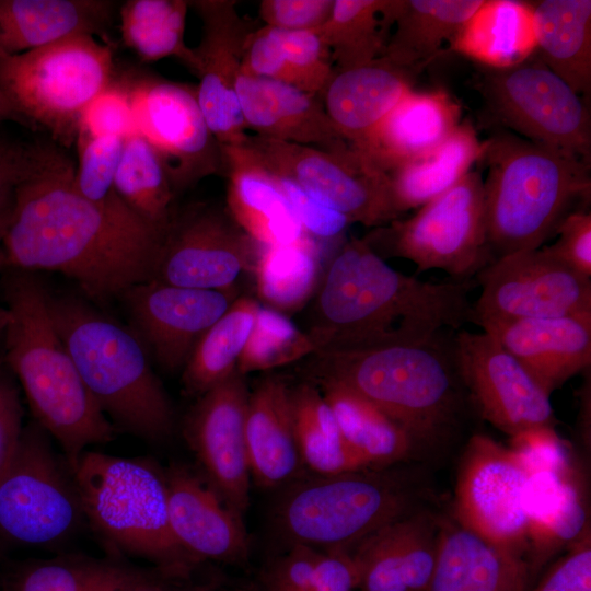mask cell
Wrapping results in <instances>:
<instances>
[{
	"instance_id": "obj_1",
	"label": "cell",
	"mask_w": 591,
	"mask_h": 591,
	"mask_svg": "<svg viewBox=\"0 0 591 591\" xmlns=\"http://www.w3.org/2000/svg\"><path fill=\"white\" fill-rule=\"evenodd\" d=\"M73 173L63 154L43 149L14 188L3 266L61 273L105 303L153 278L165 232L88 200L74 188Z\"/></svg>"
},
{
	"instance_id": "obj_2",
	"label": "cell",
	"mask_w": 591,
	"mask_h": 591,
	"mask_svg": "<svg viewBox=\"0 0 591 591\" xmlns=\"http://www.w3.org/2000/svg\"><path fill=\"white\" fill-rule=\"evenodd\" d=\"M475 280L424 281L391 267L363 239L344 242L320 282L309 325L315 354L428 339L474 321Z\"/></svg>"
},
{
	"instance_id": "obj_3",
	"label": "cell",
	"mask_w": 591,
	"mask_h": 591,
	"mask_svg": "<svg viewBox=\"0 0 591 591\" xmlns=\"http://www.w3.org/2000/svg\"><path fill=\"white\" fill-rule=\"evenodd\" d=\"M454 333L313 354L306 366L308 380L332 381L351 390L398 424L422 450L438 447L477 415L459 371Z\"/></svg>"
},
{
	"instance_id": "obj_4",
	"label": "cell",
	"mask_w": 591,
	"mask_h": 591,
	"mask_svg": "<svg viewBox=\"0 0 591 591\" xmlns=\"http://www.w3.org/2000/svg\"><path fill=\"white\" fill-rule=\"evenodd\" d=\"M5 268V366L19 380L34 421L58 442L71 468L89 447L111 441L114 428L54 325L47 288L33 271Z\"/></svg>"
},
{
	"instance_id": "obj_5",
	"label": "cell",
	"mask_w": 591,
	"mask_h": 591,
	"mask_svg": "<svg viewBox=\"0 0 591 591\" xmlns=\"http://www.w3.org/2000/svg\"><path fill=\"white\" fill-rule=\"evenodd\" d=\"M487 240L493 260L537 250L590 201V164L510 132L483 141Z\"/></svg>"
},
{
	"instance_id": "obj_6",
	"label": "cell",
	"mask_w": 591,
	"mask_h": 591,
	"mask_svg": "<svg viewBox=\"0 0 591 591\" xmlns=\"http://www.w3.org/2000/svg\"><path fill=\"white\" fill-rule=\"evenodd\" d=\"M48 309L88 391L104 415L150 442L171 437L174 412L140 337L82 298L54 296Z\"/></svg>"
},
{
	"instance_id": "obj_7",
	"label": "cell",
	"mask_w": 591,
	"mask_h": 591,
	"mask_svg": "<svg viewBox=\"0 0 591 591\" xmlns=\"http://www.w3.org/2000/svg\"><path fill=\"white\" fill-rule=\"evenodd\" d=\"M69 470L84 519L112 551L171 573L197 560L172 532L165 474L151 461L86 450Z\"/></svg>"
},
{
	"instance_id": "obj_8",
	"label": "cell",
	"mask_w": 591,
	"mask_h": 591,
	"mask_svg": "<svg viewBox=\"0 0 591 591\" xmlns=\"http://www.w3.org/2000/svg\"><path fill=\"white\" fill-rule=\"evenodd\" d=\"M420 498L399 471L368 467L298 486L282 500L278 520L294 544L347 551L421 508Z\"/></svg>"
},
{
	"instance_id": "obj_9",
	"label": "cell",
	"mask_w": 591,
	"mask_h": 591,
	"mask_svg": "<svg viewBox=\"0 0 591 591\" xmlns=\"http://www.w3.org/2000/svg\"><path fill=\"white\" fill-rule=\"evenodd\" d=\"M113 51L88 34L0 55V92L22 123L45 127L70 146L86 106L113 81Z\"/></svg>"
},
{
	"instance_id": "obj_10",
	"label": "cell",
	"mask_w": 591,
	"mask_h": 591,
	"mask_svg": "<svg viewBox=\"0 0 591 591\" xmlns=\"http://www.w3.org/2000/svg\"><path fill=\"white\" fill-rule=\"evenodd\" d=\"M363 240L383 259L413 262L417 273L440 269L452 280H475L493 260L480 173L468 172L412 217L379 227Z\"/></svg>"
},
{
	"instance_id": "obj_11",
	"label": "cell",
	"mask_w": 591,
	"mask_h": 591,
	"mask_svg": "<svg viewBox=\"0 0 591 591\" xmlns=\"http://www.w3.org/2000/svg\"><path fill=\"white\" fill-rule=\"evenodd\" d=\"M83 519L67 463H60L50 436L33 420L23 428L0 478V538L24 546L57 545Z\"/></svg>"
},
{
	"instance_id": "obj_12",
	"label": "cell",
	"mask_w": 591,
	"mask_h": 591,
	"mask_svg": "<svg viewBox=\"0 0 591 591\" xmlns=\"http://www.w3.org/2000/svg\"><path fill=\"white\" fill-rule=\"evenodd\" d=\"M482 92L501 124L531 142L590 164L586 101L540 59L506 69L485 68Z\"/></svg>"
},
{
	"instance_id": "obj_13",
	"label": "cell",
	"mask_w": 591,
	"mask_h": 591,
	"mask_svg": "<svg viewBox=\"0 0 591 591\" xmlns=\"http://www.w3.org/2000/svg\"><path fill=\"white\" fill-rule=\"evenodd\" d=\"M243 146L267 171L292 179L351 223L379 228L399 218L387 174L355 147L324 151L257 135Z\"/></svg>"
},
{
	"instance_id": "obj_14",
	"label": "cell",
	"mask_w": 591,
	"mask_h": 591,
	"mask_svg": "<svg viewBox=\"0 0 591 591\" xmlns=\"http://www.w3.org/2000/svg\"><path fill=\"white\" fill-rule=\"evenodd\" d=\"M528 478V471L510 448L473 433L459 464L453 498L457 524L526 565Z\"/></svg>"
},
{
	"instance_id": "obj_15",
	"label": "cell",
	"mask_w": 591,
	"mask_h": 591,
	"mask_svg": "<svg viewBox=\"0 0 591 591\" xmlns=\"http://www.w3.org/2000/svg\"><path fill=\"white\" fill-rule=\"evenodd\" d=\"M120 80L130 97L136 131L159 157L174 194L224 173L221 146L205 120L196 88L144 74Z\"/></svg>"
},
{
	"instance_id": "obj_16",
	"label": "cell",
	"mask_w": 591,
	"mask_h": 591,
	"mask_svg": "<svg viewBox=\"0 0 591 591\" xmlns=\"http://www.w3.org/2000/svg\"><path fill=\"white\" fill-rule=\"evenodd\" d=\"M475 281L477 326L489 321L591 314V278L551 253L546 246L491 260Z\"/></svg>"
},
{
	"instance_id": "obj_17",
	"label": "cell",
	"mask_w": 591,
	"mask_h": 591,
	"mask_svg": "<svg viewBox=\"0 0 591 591\" xmlns=\"http://www.w3.org/2000/svg\"><path fill=\"white\" fill-rule=\"evenodd\" d=\"M259 248L225 207L197 204L173 215L151 280L234 291L240 276L253 271Z\"/></svg>"
},
{
	"instance_id": "obj_18",
	"label": "cell",
	"mask_w": 591,
	"mask_h": 591,
	"mask_svg": "<svg viewBox=\"0 0 591 591\" xmlns=\"http://www.w3.org/2000/svg\"><path fill=\"white\" fill-rule=\"evenodd\" d=\"M453 344L462 381L480 418L510 437L554 428L551 395L493 335L462 328Z\"/></svg>"
},
{
	"instance_id": "obj_19",
	"label": "cell",
	"mask_w": 591,
	"mask_h": 591,
	"mask_svg": "<svg viewBox=\"0 0 591 591\" xmlns=\"http://www.w3.org/2000/svg\"><path fill=\"white\" fill-rule=\"evenodd\" d=\"M248 391L237 371L199 396L185 436L209 486L241 518L248 505L250 463L245 420Z\"/></svg>"
},
{
	"instance_id": "obj_20",
	"label": "cell",
	"mask_w": 591,
	"mask_h": 591,
	"mask_svg": "<svg viewBox=\"0 0 591 591\" xmlns=\"http://www.w3.org/2000/svg\"><path fill=\"white\" fill-rule=\"evenodd\" d=\"M233 0L189 1L201 20V39L194 48L196 95L205 120L220 146H241L248 135L236 95L243 48L255 28Z\"/></svg>"
},
{
	"instance_id": "obj_21",
	"label": "cell",
	"mask_w": 591,
	"mask_h": 591,
	"mask_svg": "<svg viewBox=\"0 0 591 591\" xmlns=\"http://www.w3.org/2000/svg\"><path fill=\"white\" fill-rule=\"evenodd\" d=\"M134 332L167 371L183 369L202 334L229 309L234 291L193 289L155 280L126 290Z\"/></svg>"
},
{
	"instance_id": "obj_22",
	"label": "cell",
	"mask_w": 591,
	"mask_h": 591,
	"mask_svg": "<svg viewBox=\"0 0 591 591\" xmlns=\"http://www.w3.org/2000/svg\"><path fill=\"white\" fill-rule=\"evenodd\" d=\"M493 335L551 395L591 367V314L489 321Z\"/></svg>"
},
{
	"instance_id": "obj_23",
	"label": "cell",
	"mask_w": 591,
	"mask_h": 591,
	"mask_svg": "<svg viewBox=\"0 0 591 591\" xmlns=\"http://www.w3.org/2000/svg\"><path fill=\"white\" fill-rule=\"evenodd\" d=\"M441 520L419 508L371 534L352 553L361 591H426L439 548Z\"/></svg>"
},
{
	"instance_id": "obj_24",
	"label": "cell",
	"mask_w": 591,
	"mask_h": 591,
	"mask_svg": "<svg viewBox=\"0 0 591 591\" xmlns=\"http://www.w3.org/2000/svg\"><path fill=\"white\" fill-rule=\"evenodd\" d=\"M236 95L247 130L257 136L324 151L352 147L335 129L320 95L243 73Z\"/></svg>"
},
{
	"instance_id": "obj_25",
	"label": "cell",
	"mask_w": 591,
	"mask_h": 591,
	"mask_svg": "<svg viewBox=\"0 0 591 591\" xmlns=\"http://www.w3.org/2000/svg\"><path fill=\"white\" fill-rule=\"evenodd\" d=\"M164 474L170 524L178 544L196 559H242L247 541L241 518L187 468L176 465Z\"/></svg>"
},
{
	"instance_id": "obj_26",
	"label": "cell",
	"mask_w": 591,
	"mask_h": 591,
	"mask_svg": "<svg viewBox=\"0 0 591 591\" xmlns=\"http://www.w3.org/2000/svg\"><path fill=\"white\" fill-rule=\"evenodd\" d=\"M228 177L227 210L259 246L296 244L309 236L270 174L241 146H221Z\"/></svg>"
},
{
	"instance_id": "obj_27",
	"label": "cell",
	"mask_w": 591,
	"mask_h": 591,
	"mask_svg": "<svg viewBox=\"0 0 591 591\" xmlns=\"http://www.w3.org/2000/svg\"><path fill=\"white\" fill-rule=\"evenodd\" d=\"M460 117L461 107L447 91L412 89L356 149L387 174L439 146Z\"/></svg>"
},
{
	"instance_id": "obj_28",
	"label": "cell",
	"mask_w": 591,
	"mask_h": 591,
	"mask_svg": "<svg viewBox=\"0 0 591 591\" xmlns=\"http://www.w3.org/2000/svg\"><path fill=\"white\" fill-rule=\"evenodd\" d=\"M414 77L380 57L360 67L335 71L320 96L337 132L359 148L413 89Z\"/></svg>"
},
{
	"instance_id": "obj_29",
	"label": "cell",
	"mask_w": 591,
	"mask_h": 591,
	"mask_svg": "<svg viewBox=\"0 0 591 591\" xmlns=\"http://www.w3.org/2000/svg\"><path fill=\"white\" fill-rule=\"evenodd\" d=\"M116 7L108 0H0V55L23 54L78 34L104 37Z\"/></svg>"
},
{
	"instance_id": "obj_30",
	"label": "cell",
	"mask_w": 591,
	"mask_h": 591,
	"mask_svg": "<svg viewBox=\"0 0 591 591\" xmlns=\"http://www.w3.org/2000/svg\"><path fill=\"white\" fill-rule=\"evenodd\" d=\"M290 389L283 379L267 376L248 393L247 456L251 475L263 486L283 483L301 462L293 430Z\"/></svg>"
},
{
	"instance_id": "obj_31",
	"label": "cell",
	"mask_w": 591,
	"mask_h": 591,
	"mask_svg": "<svg viewBox=\"0 0 591 591\" xmlns=\"http://www.w3.org/2000/svg\"><path fill=\"white\" fill-rule=\"evenodd\" d=\"M529 567L454 521L441 520L437 561L426 591H524Z\"/></svg>"
},
{
	"instance_id": "obj_32",
	"label": "cell",
	"mask_w": 591,
	"mask_h": 591,
	"mask_svg": "<svg viewBox=\"0 0 591 591\" xmlns=\"http://www.w3.org/2000/svg\"><path fill=\"white\" fill-rule=\"evenodd\" d=\"M533 3L483 0L450 42V49L488 69L518 66L536 53Z\"/></svg>"
},
{
	"instance_id": "obj_33",
	"label": "cell",
	"mask_w": 591,
	"mask_h": 591,
	"mask_svg": "<svg viewBox=\"0 0 591 591\" xmlns=\"http://www.w3.org/2000/svg\"><path fill=\"white\" fill-rule=\"evenodd\" d=\"M483 0H395L393 32L381 57L416 74L438 57Z\"/></svg>"
},
{
	"instance_id": "obj_34",
	"label": "cell",
	"mask_w": 591,
	"mask_h": 591,
	"mask_svg": "<svg viewBox=\"0 0 591 591\" xmlns=\"http://www.w3.org/2000/svg\"><path fill=\"white\" fill-rule=\"evenodd\" d=\"M532 3L540 60L586 99L591 92V1Z\"/></svg>"
},
{
	"instance_id": "obj_35",
	"label": "cell",
	"mask_w": 591,
	"mask_h": 591,
	"mask_svg": "<svg viewBox=\"0 0 591 591\" xmlns=\"http://www.w3.org/2000/svg\"><path fill=\"white\" fill-rule=\"evenodd\" d=\"M483 142L467 123L460 125L439 146L387 173L395 211L418 209L471 172L479 160Z\"/></svg>"
},
{
	"instance_id": "obj_36",
	"label": "cell",
	"mask_w": 591,
	"mask_h": 591,
	"mask_svg": "<svg viewBox=\"0 0 591 591\" xmlns=\"http://www.w3.org/2000/svg\"><path fill=\"white\" fill-rule=\"evenodd\" d=\"M312 382L333 410L346 443L370 467H387L422 451L398 424L359 394L332 381Z\"/></svg>"
},
{
	"instance_id": "obj_37",
	"label": "cell",
	"mask_w": 591,
	"mask_h": 591,
	"mask_svg": "<svg viewBox=\"0 0 591 591\" xmlns=\"http://www.w3.org/2000/svg\"><path fill=\"white\" fill-rule=\"evenodd\" d=\"M524 506L528 518L530 571L555 548L575 540L587 521L572 474L538 471L529 475Z\"/></svg>"
},
{
	"instance_id": "obj_38",
	"label": "cell",
	"mask_w": 591,
	"mask_h": 591,
	"mask_svg": "<svg viewBox=\"0 0 591 591\" xmlns=\"http://www.w3.org/2000/svg\"><path fill=\"white\" fill-rule=\"evenodd\" d=\"M291 413L300 460L321 476L370 467L344 440L318 386L306 380L290 389Z\"/></svg>"
},
{
	"instance_id": "obj_39",
	"label": "cell",
	"mask_w": 591,
	"mask_h": 591,
	"mask_svg": "<svg viewBox=\"0 0 591 591\" xmlns=\"http://www.w3.org/2000/svg\"><path fill=\"white\" fill-rule=\"evenodd\" d=\"M259 306L254 298L237 297L202 334L183 368L187 394L199 397L236 372Z\"/></svg>"
},
{
	"instance_id": "obj_40",
	"label": "cell",
	"mask_w": 591,
	"mask_h": 591,
	"mask_svg": "<svg viewBox=\"0 0 591 591\" xmlns=\"http://www.w3.org/2000/svg\"><path fill=\"white\" fill-rule=\"evenodd\" d=\"M395 0H334L328 20L316 28L335 71L367 65L383 54L393 26Z\"/></svg>"
},
{
	"instance_id": "obj_41",
	"label": "cell",
	"mask_w": 591,
	"mask_h": 591,
	"mask_svg": "<svg viewBox=\"0 0 591 591\" xmlns=\"http://www.w3.org/2000/svg\"><path fill=\"white\" fill-rule=\"evenodd\" d=\"M188 8L189 1L185 0L124 2L119 20L125 46L146 62L175 57L195 73L194 48L186 45L184 37Z\"/></svg>"
},
{
	"instance_id": "obj_42",
	"label": "cell",
	"mask_w": 591,
	"mask_h": 591,
	"mask_svg": "<svg viewBox=\"0 0 591 591\" xmlns=\"http://www.w3.org/2000/svg\"><path fill=\"white\" fill-rule=\"evenodd\" d=\"M139 572L120 564L66 555L19 564L1 578V591H119Z\"/></svg>"
},
{
	"instance_id": "obj_43",
	"label": "cell",
	"mask_w": 591,
	"mask_h": 591,
	"mask_svg": "<svg viewBox=\"0 0 591 591\" xmlns=\"http://www.w3.org/2000/svg\"><path fill=\"white\" fill-rule=\"evenodd\" d=\"M253 274L262 305L286 315L299 311L320 282L317 246L313 239L260 246Z\"/></svg>"
},
{
	"instance_id": "obj_44",
	"label": "cell",
	"mask_w": 591,
	"mask_h": 591,
	"mask_svg": "<svg viewBox=\"0 0 591 591\" xmlns=\"http://www.w3.org/2000/svg\"><path fill=\"white\" fill-rule=\"evenodd\" d=\"M114 185L134 213L166 232L174 192L159 157L138 132L125 138Z\"/></svg>"
},
{
	"instance_id": "obj_45",
	"label": "cell",
	"mask_w": 591,
	"mask_h": 591,
	"mask_svg": "<svg viewBox=\"0 0 591 591\" xmlns=\"http://www.w3.org/2000/svg\"><path fill=\"white\" fill-rule=\"evenodd\" d=\"M315 354L314 345L286 314L260 304L236 371L245 375L290 364Z\"/></svg>"
},
{
	"instance_id": "obj_46",
	"label": "cell",
	"mask_w": 591,
	"mask_h": 591,
	"mask_svg": "<svg viewBox=\"0 0 591 591\" xmlns=\"http://www.w3.org/2000/svg\"><path fill=\"white\" fill-rule=\"evenodd\" d=\"M124 141L116 136H77L79 161L73 173V186L84 198L105 209L137 216L119 197L114 185Z\"/></svg>"
},
{
	"instance_id": "obj_47",
	"label": "cell",
	"mask_w": 591,
	"mask_h": 591,
	"mask_svg": "<svg viewBox=\"0 0 591 591\" xmlns=\"http://www.w3.org/2000/svg\"><path fill=\"white\" fill-rule=\"evenodd\" d=\"M276 31L292 86L321 95L335 69L331 51L317 31Z\"/></svg>"
},
{
	"instance_id": "obj_48",
	"label": "cell",
	"mask_w": 591,
	"mask_h": 591,
	"mask_svg": "<svg viewBox=\"0 0 591 591\" xmlns=\"http://www.w3.org/2000/svg\"><path fill=\"white\" fill-rule=\"evenodd\" d=\"M136 132L129 94L123 81L114 78L82 113L77 136L125 139Z\"/></svg>"
},
{
	"instance_id": "obj_49",
	"label": "cell",
	"mask_w": 591,
	"mask_h": 591,
	"mask_svg": "<svg viewBox=\"0 0 591 591\" xmlns=\"http://www.w3.org/2000/svg\"><path fill=\"white\" fill-rule=\"evenodd\" d=\"M267 172L282 193L305 233L312 239L339 237L352 224L345 216L317 200L292 179Z\"/></svg>"
},
{
	"instance_id": "obj_50",
	"label": "cell",
	"mask_w": 591,
	"mask_h": 591,
	"mask_svg": "<svg viewBox=\"0 0 591 591\" xmlns=\"http://www.w3.org/2000/svg\"><path fill=\"white\" fill-rule=\"evenodd\" d=\"M510 449L529 475L538 471L572 474L569 453L553 427L531 429L511 437Z\"/></svg>"
},
{
	"instance_id": "obj_51",
	"label": "cell",
	"mask_w": 591,
	"mask_h": 591,
	"mask_svg": "<svg viewBox=\"0 0 591 591\" xmlns=\"http://www.w3.org/2000/svg\"><path fill=\"white\" fill-rule=\"evenodd\" d=\"M334 0H263L258 14L264 25L285 31L321 27L329 18Z\"/></svg>"
},
{
	"instance_id": "obj_52",
	"label": "cell",
	"mask_w": 591,
	"mask_h": 591,
	"mask_svg": "<svg viewBox=\"0 0 591 591\" xmlns=\"http://www.w3.org/2000/svg\"><path fill=\"white\" fill-rule=\"evenodd\" d=\"M558 240L546 246L558 259L591 278V213L587 209L567 216L560 223Z\"/></svg>"
},
{
	"instance_id": "obj_53",
	"label": "cell",
	"mask_w": 591,
	"mask_h": 591,
	"mask_svg": "<svg viewBox=\"0 0 591 591\" xmlns=\"http://www.w3.org/2000/svg\"><path fill=\"white\" fill-rule=\"evenodd\" d=\"M318 552L313 547L294 544L269 570L267 591H305L316 589L315 566Z\"/></svg>"
},
{
	"instance_id": "obj_54",
	"label": "cell",
	"mask_w": 591,
	"mask_h": 591,
	"mask_svg": "<svg viewBox=\"0 0 591 591\" xmlns=\"http://www.w3.org/2000/svg\"><path fill=\"white\" fill-rule=\"evenodd\" d=\"M534 591H591L589 538L556 561Z\"/></svg>"
},
{
	"instance_id": "obj_55",
	"label": "cell",
	"mask_w": 591,
	"mask_h": 591,
	"mask_svg": "<svg viewBox=\"0 0 591 591\" xmlns=\"http://www.w3.org/2000/svg\"><path fill=\"white\" fill-rule=\"evenodd\" d=\"M23 409L13 374L4 366L0 369V478L19 444L23 425Z\"/></svg>"
},
{
	"instance_id": "obj_56",
	"label": "cell",
	"mask_w": 591,
	"mask_h": 591,
	"mask_svg": "<svg viewBox=\"0 0 591 591\" xmlns=\"http://www.w3.org/2000/svg\"><path fill=\"white\" fill-rule=\"evenodd\" d=\"M359 567L352 553L329 549L320 553L315 566L318 591H354L359 587Z\"/></svg>"
},
{
	"instance_id": "obj_57",
	"label": "cell",
	"mask_w": 591,
	"mask_h": 591,
	"mask_svg": "<svg viewBox=\"0 0 591 591\" xmlns=\"http://www.w3.org/2000/svg\"><path fill=\"white\" fill-rule=\"evenodd\" d=\"M43 148H16L13 157L0 167V207L11 202L15 186L37 164Z\"/></svg>"
},
{
	"instance_id": "obj_58",
	"label": "cell",
	"mask_w": 591,
	"mask_h": 591,
	"mask_svg": "<svg viewBox=\"0 0 591 591\" xmlns=\"http://www.w3.org/2000/svg\"><path fill=\"white\" fill-rule=\"evenodd\" d=\"M119 591H167L161 583L146 575L138 573Z\"/></svg>"
},
{
	"instance_id": "obj_59",
	"label": "cell",
	"mask_w": 591,
	"mask_h": 591,
	"mask_svg": "<svg viewBox=\"0 0 591 591\" xmlns=\"http://www.w3.org/2000/svg\"><path fill=\"white\" fill-rule=\"evenodd\" d=\"M13 200L2 207H0V267L3 266V252L2 243L10 223L12 213Z\"/></svg>"
},
{
	"instance_id": "obj_60",
	"label": "cell",
	"mask_w": 591,
	"mask_h": 591,
	"mask_svg": "<svg viewBox=\"0 0 591 591\" xmlns=\"http://www.w3.org/2000/svg\"><path fill=\"white\" fill-rule=\"evenodd\" d=\"M9 321V313L5 308H0V369L5 366V332Z\"/></svg>"
},
{
	"instance_id": "obj_61",
	"label": "cell",
	"mask_w": 591,
	"mask_h": 591,
	"mask_svg": "<svg viewBox=\"0 0 591 591\" xmlns=\"http://www.w3.org/2000/svg\"><path fill=\"white\" fill-rule=\"evenodd\" d=\"M12 119L21 121L12 106L0 92V120ZM22 123V121H21Z\"/></svg>"
},
{
	"instance_id": "obj_62",
	"label": "cell",
	"mask_w": 591,
	"mask_h": 591,
	"mask_svg": "<svg viewBox=\"0 0 591 591\" xmlns=\"http://www.w3.org/2000/svg\"><path fill=\"white\" fill-rule=\"evenodd\" d=\"M16 148L0 147V167L3 166L14 154Z\"/></svg>"
}]
</instances>
